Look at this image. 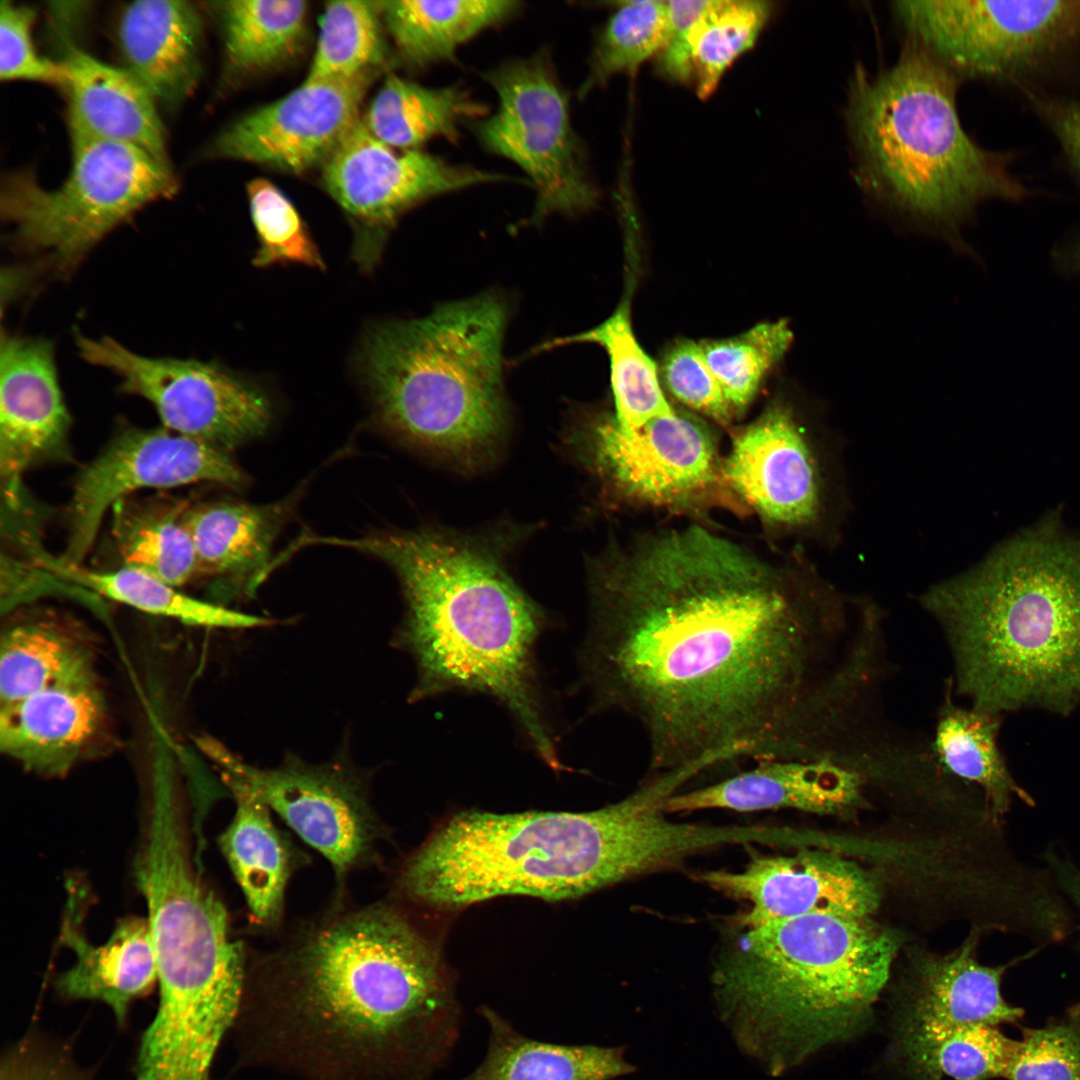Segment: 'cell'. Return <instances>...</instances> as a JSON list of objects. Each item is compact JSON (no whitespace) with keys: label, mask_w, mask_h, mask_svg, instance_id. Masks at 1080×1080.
Masks as SVG:
<instances>
[{"label":"cell","mask_w":1080,"mask_h":1080,"mask_svg":"<svg viewBox=\"0 0 1080 1080\" xmlns=\"http://www.w3.org/2000/svg\"><path fill=\"white\" fill-rule=\"evenodd\" d=\"M604 560L585 675L602 706L639 723L652 769L844 753L886 670L868 601L699 526Z\"/></svg>","instance_id":"6da1fadb"},{"label":"cell","mask_w":1080,"mask_h":1080,"mask_svg":"<svg viewBox=\"0 0 1080 1080\" xmlns=\"http://www.w3.org/2000/svg\"><path fill=\"white\" fill-rule=\"evenodd\" d=\"M439 953L399 908L334 910L249 966L248 1059L305 1080H407L450 1043Z\"/></svg>","instance_id":"7a4b0ae2"},{"label":"cell","mask_w":1080,"mask_h":1080,"mask_svg":"<svg viewBox=\"0 0 1080 1080\" xmlns=\"http://www.w3.org/2000/svg\"><path fill=\"white\" fill-rule=\"evenodd\" d=\"M675 790L656 775L588 812L459 813L407 859L398 889L438 908L504 895L562 900L671 865L706 841L701 825L664 816Z\"/></svg>","instance_id":"3957f363"},{"label":"cell","mask_w":1080,"mask_h":1080,"mask_svg":"<svg viewBox=\"0 0 1080 1080\" xmlns=\"http://www.w3.org/2000/svg\"><path fill=\"white\" fill-rule=\"evenodd\" d=\"M322 543L373 555L399 577L406 613L396 641L416 664L411 701L450 691L491 696L537 755L561 769L534 662L544 616L492 548L432 529L323 537Z\"/></svg>","instance_id":"277c9868"},{"label":"cell","mask_w":1080,"mask_h":1080,"mask_svg":"<svg viewBox=\"0 0 1080 1080\" xmlns=\"http://www.w3.org/2000/svg\"><path fill=\"white\" fill-rule=\"evenodd\" d=\"M919 602L942 631L955 696L1002 715L1080 704V545L1031 533Z\"/></svg>","instance_id":"5b68a950"},{"label":"cell","mask_w":1080,"mask_h":1080,"mask_svg":"<svg viewBox=\"0 0 1080 1080\" xmlns=\"http://www.w3.org/2000/svg\"><path fill=\"white\" fill-rule=\"evenodd\" d=\"M744 929L713 972L714 997L737 1046L775 1076L865 1027L901 944L871 916Z\"/></svg>","instance_id":"8992f818"},{"label":"cell","mask_w":1080,"mask_h":1080,"mask_svg":"<svg viewBox=\"0 0 1080 1080\" xmlns=\"http://www.w3.org/2000/svg\"><path fill=\"white\" fill-rule=\"evenodd\" d=\"M959 81L915 43L875 74L858 65L850 78L845 123L854 178L866 197L952 245L976 206L1016 199L1023 187L998 153L979 146L961 124Z\"/></svg>","instance_id":"52a82bcc"},{"label":"cell","mask_w":1080,"mask_h":1080,"mask_svg":"<svg viewBox=\"0 0 1080 1080\" xmlns=\"http://www.w3.org/2000/svg\"><path fill=\"white\" fill-rule=\"evenodd\" d=\"M504 302L485 294L375 329L363 366L378 419L398 437L473 460L504 431Z\"/></svg>","instance_id":"ba28073f"},{"label":"cell","mask_w":1080,"mask_h":1080,"mask_svg":"<svg viewBox=\"0 0 1080 1080\" xmlns=\"http://www.w3.org/2000/svg\"><path fill=\"white\" fill-rule=\"evenodd\" d=\"M72 151L71 172L56 189L18 171L4 178L0 196L16 247L45 253L63 274L138 209L177 189L169 165L137 147L91 140L72 144Z\"/></svg>","instance_id":"9c48e42d"},{"label":"cell","mask_w":1080,"mask_h":1080,"mask_svg":"<svg viewBox=\"0 0 1080 1080\" xmlns=\"http://www.w3.org/2000/svg\"><path fill=\"white\" fill-rule=\"evenodd\" d=\"M483 78L497 96V109L470 124L487 151L511 161L529 178L536 193L531 220L593 208L599 191L548 51L506 61Z\"/></svg>","instance_id":"30bf717a"},{"label":"cell","mask_w":1080,"mask_h":1080,"mask_svg":"<svg viewBox=\"0 0 1080 1080\" xmlns=\"http://www.w3.org/2000/svg\"><path fill=\"white\" fill-rule=\"evenodd\" d=\"M892 11L958 81L1020 75L1080 33V1H896Z\"/></svg>","instance_id":"8fae6325"},{"label":"cell","mask_w":1080,"mask_h":1080,"mask_svg":"<svg viewBox=\"0 0 1080 1080\" xmlns=\"http://www.w3.org/2000/svg\"><path fill=\"white\" fill-rule=\"evenodd\" d=\"M197 745L223 782L248 790L327 859L339 891L352 871L375 862L386 830L367 782L344 760L310 764L288 756L276 767L261 768L210 736L199 737Z\"/></svg>","instance_id":"7c38bea8"},{"label":"cell","mask_w":1080,"mask_h":1080,"mask_svg":"<svg viewBox=\"0 0 1080 1080\" xmlns=\"http://www.w3.org/2000/svg\"><path fill=\"white\" fill-rule=\"evenodd\" d=\"M81 357L121 377V390L148 400L163 427L229 451L265 432L270 405L256 387L215 363L149 358L115 340L77 336Z\"/></svg>","instance_id":"4fadbf2b"},{"label":"cell","mask_w":1080,"mask_h":1080,"mask_svg":"<svg viewBox=\"0 0 1080 1080\" xmlns=\"http://www.w3.org/2000/svg\"><path fill=\"white\" fill-rule=\"evenodd\" d=\"M245 474L229 452L166 428L127 429L79 472L67 506L61 561L81 564L109 509L134 492L199 482L240 487Z\"/></svg>","instance_id":"5bb4252c"},{"label":"cell","mask_w":1080,"mask_h":1080,"mask_svg":"<svg viewBox=\"0 0 1080 1080\" xmlns=\"http://www.w3.org/2000/svg\"><path fill=\"white\" fill-rule=\"evenodd\" d=\"M722 470L728 488L778 526L817 531L831 520L829 457L785 400L772 402L737 434Z\"/></svg>","instance_id":"9a60e30c"},{"label":"cell","mask_w":1080,"mask_h":1080,"mask_svg":"<svg viewBox=\"0 0 1080 1080\" xmlns=\"http://www.w3.org/2000/svg\"><path fill=\"white\" fill-rule=\"evenodd\" d=\"M586 439L594 470L631 502L684 507L724 480L711 431L684 411L674 409L636 429L606 417L591 427Z\"/></svg>","instance_id":"2e32d148"},{"label":"cell","mask_w":1080,"mask_h":1080,"mask_svg":"<svg viewBox=\"0 0 1080 1080\" xmlns=\"http://www.w3.org/2000/svg\"><path fill=\"white\" fill-rule=\"evenodd\" d=\"M514 181L519 179L419 149L398 152L376 138L362 118L322 166L328 194L365 227L359 255L366 262L374 259L377 236L413 206L473 186Z\"/></svg>","instance_id":"e0dca14e"},{"label":"cell","mask_w":1080,"mask_h":1080,"mask_svg":"<svg viewBox=\"0 0 1080 1080\" xmlns=\"http://www.w3.org/2000/svg\"><path fill=\"white\" fill-rule=\"evenodd\" d=\"M377 73L304 81L224 128L209 152L294 174L322 167L361 119L360 106Z\"/></svg>","instance_id":"ac0fdd59"},{"label":"cell","mask_w":1080,"mask_h":1080,"mask_svg":"<svg viewBox=\"0 0 1080 1080\" xmlns=\"http://www.w3.org/2000/svg\"><path fill=\"white\" fill-rule=\"evenodd\" d=\"M701 880L752 905L744 928L808 914L871 916L880 904L877 878L860 865L824 851L752 857L740 872L709 871Z\"/></svg>","instance_id":"d6986e66"},{"label":"cell","mask_w":1080,"mask_h":1080,"mask_svg":"<svg viewBox=\"0 0 1080 1080\" xmlns=\"http://www.w3.org/2000/svg\"><path fill=\"white\" fill-rule=\"evenodd\" d=\"M0 378L1 485L16 509L24 474L64 451L71 419L48 340L3 333Z\"/></svg>","instance_id":"ffe728a7"},{"label":"cell","mask_w":1080,"mask_h":1080,"mask_svg":"<svg viewBox=\"0 0 1080 1080\" xmlns=\"http://www.w3.org/2000/svg\"><path fill=\"white\" fill-rule=\"evenodd\" d=\"M107 728L96 670L0 706V749L22 767L63 776L93 752Z\"/></svg>","instance_id":"44dd1931"},{"label":"cell","mask_w":1080,"mask_h":1080,"mask_svg":"<svg viewBox=\"0 0 1080 1080\" xmlns=\"http://www.w3.org/2000/svg\"><path fill=\"white\" fill-rule=\"evenodd\" d=\"M864 776L840 763L770 759L733 777L685 793L666 803V812L701 809L757 811L797 809L850 817L868 804Z\"/></svg>","instance_id":"7402d4cb"},{"label":"cell","mask_w":1080,"mask_h":1080,"mask_svg":"<svg viewBox=\"0 0 1080 1080\" xmlns=\"http://www.w3.org/2000/svg\"><path fill=\"white\" fill-rule=\"evenodd\" d=\"M59 64L69 99L72 144L123 143L169 165L156 101L129 70L103 63L74 46Z\"/></svg>","instance_id":"603a6c76"},{"label":"cell","mask_w":1080,"mask_h":1080,"mask_svg":"<svg viewBox=\"0 0 1080 1080\" xmlns=\"http://www.w3.org/2000/svg\"><path fill=\"white\" fill-rule=\"evenodd\" d=\"M978 934L950 953H925L912 961L899 1020L948 1025L1017 1023L1024 1015L1001 992L1002 978L1014 962L983 965L977 959Z\"/></svg>","instance_id":"cb8c5ba5"},{"label":"cell","mask_w":1080,"mask_h":1080,"mask_svg":"<svg viewBox=\"0 0 1080 1080\" xmlns=\"http://www.w3.org/2000/svg\"><path fill=\"white\" fill-rule=\"evenodd\" d=\"M117 34L126 69L155 101L176 107L192 94L201 73L202 20L191 2H132Z\"/></svg>","instance_id":"d4e9b609"},{"label":"cell","mask_w":1080,"mask_h":1080,"mask_svg":"<svg viewBox=\"0 0 1080 1080\" xmlns=\"http://www.w3.org/2000/svg\"><path fill=\"white\" fill-rule=\"evenodd\" d=\"M74 897L68 904L61 939L75 954V963L57 979L67 999L105 1003L120 1024L134 1000L158 981L157 964L147 918L129 917L117 925L108 941L94 945L82 933Z\"/></svg>","instance_id":"484cf974"},{"label":"cell","mask_w":1080,"mask_h":1080,"mask_svg":"<svg viewBox=\"0 0 1080 1080\" xmlns=\"http://www.w3.org/2000/svg\"><path fill=\"white\" fill-rule=\"evenodd\" d=\"M224 784L233 796L236 809L218 838L219 847L255 925L268 930L278 928L287 886L301 864V857L275 825L271 810L261 800L236 783Z\"/></svg>","instance_id":"4316f807"},{"label":"cell","mask_w":1080,"mask_h":1080,"mask_svg":"<svg viewBox=\"0 0 1080 1080\" xmlns=\"http://www.w3.org/2000/svg\"><path fill=\"white\" fill-rule=\"evenodd\" d=\"M930 744L942 768L958 781L976 785L984 794L994 820L1010 809L1017 796L1033 799L1011 776L998 745L1001 715L955 700L950 679L943 687Z\"/></svg>","instance_id":"83f0119b"},{"label":"cell","mask_w":1080,"mask_h":1080,"mask_svg":"<svg viewBox=\"0 0 1080 1080\" xmlns=\"http://www.w3.org/2000/svg\"><path fill=\"white\" fill-rule=\"evenodd\" d=\"M283 511L282 505L235 502L189 506L185 520L199 576L234 579L254 592L268 573Z\"/></svg>","instance_id":"f1b7e54d"},{"label":"cell","mask_w":1080,"mask_h":1080,"mask_svg":"<svg viewBox=\"0 0 1080 1080\" xmlns=\"http://www.w3.org/2000/svg\"><path fill=\"white\" fill-rule=\"evenodd\" d=\"M520 9L513 0H392L383 1L382 16L400 57L424 68L454 59L461 45Z\"/></svg>","instance_id":"f546056e"},{"label":"cell","mask_w":1080,"mask_h":1080,"mask_svg":"<svg viewBox=\"0 0 1080 1080\" xmlns=\"http://www.w3.org/2000/svg\"><path fill=\"white\" fill-rule=\"evenodd\" d=\"M481 1011L491 1031L488 1052L461 1080H613L635 1071L621 1047L540 1042L518 1033L491 1009Z\"/></svg>","instance_id":"4dcf8cb0"},{"label":"cell","mask_w":1080,"mask_h":1080,"mask_svg":"<svg viewBox=\"0 0 1080 1080\" xmlns=\"http://www.w3.org/2000/svg\"><path fill=\"white\" fill-rule=\"evenodd\" d=\"M484 104L458 85L426 87L389 76L362 118L380 141L399 150H416L443 137L457 141L460 128L487 114Z\"/></svg>","instance_id":"1f68e13d"},{"label":"cell","mask_w":1080,"mask_h":1080,"mask_svg":"<svg viewBox=\"0 0 1080 1080\" xmlns=\"http://www.w3.org/2000/svg\"><path fill=\"white\" fill-rule=\"evenodd\" d=\"M82 631L55 616L7 626L0 641V706L95 671V654Z\"/></svg>","instance_id":"d6a6232c"},{"label":"cell","mask_w":1080,"mask_h":1080,"mask_svg":"<svg viewBox=\"0 0 1080 1080\" xmlns=\"http://www.w3.org/2000/svg\"><path fill=\"white\" fill-rule=\"evenodd\" d=\"M898 1024L900 1053L918 1080L1004 1078L1018 1045L988 1024Z\"/></svg>","instance_id":"836d02e7"},{"label":"cell","mask_w":1080,"mask_h":1080,"mask_svg":"<svg viewBox=\"0 0 1080 1080\" xmlns=\"http://www.w3.org/2000/svg\"><path fill=\"white\" fill-rule=\"evenodd\" d=\"M178 500L125 498L113 508L112 535L121 567L135 569L175 587L199 576L185 515Z\"/></svg>","instance_id":"e575fe53"},{"label":"cell","mask_w":1080,"mask_h":1080,"mask_svg":"<svg viewBox=\"0 0 1080 1080\" xmlns=\"http://www.w3.org/2000/svg\"><path fill=\"white\" fill-rule=\"evenodd\" d=\"M37 560L56 576L105 598L147 614L204 628L243 629L273 625V620L201 600L144 572L120 567L111 571L84 568L53 559L46 554Z\"/></svg>","instance_id":"d590c367"},{"label":"cell","mask_w":1080,"mask_h":1080,"mask_svg":"<svg viewBox=\"0 0 1080 1080\" xmlns=\"http://www.w3.org/2000/svg\"><path fill=\"white\" fill-rule=\"evenodd\" d=\"M582 342L598 344L608 355L615 404V413L611 417L618 425L636 429L653 418L674 411L663 393L655 363L634 335L627 298L593 329L552 340L537 351Z\"/></svg>","instance_id":"8d00e7d4"},{"label":"cell","mask_w":1080,"mask_h":1080,"mask_svg":"<svg viewBox=\"0 0 1080 1080\" xmlns=\"http://www.w3.org/2000/svg\"><path fill=\"white\" fill-rule=\"evenodd\" d=\"M214 5L227 60L239 72L272 69L296 56L305 41V1L231 0Z\"/></svg>","instance_id":"74e56055"},{"label":"cell","mask_w":1080,"mask_h":1080,"mask_svg":"<svg viewBox=\"0 0 1080 1080\" xmlns=\"http://www.w3.org/2000/svg\"><path fill=\"white\" fill-rule=\"evenodd\" d=\"M383 1H332L325 5L304 81L351 79L387 64Z\"/></svg>","instance_id":"f35d334b"},{"label":"cell","mask_w":1080,"mask_h":1080,"mask_svg":"<svg viewBox=\"0 0 1080 1080\" xmlns=\"http://www.w3.org/2000/svg\"><path fill=\"white\" fill-rule=\"evenodd\" d=\"M772 11L769 1H709L690 34L692 79L699 98L711 96L729 66L753 47Z\"/></svg>","instance_id":"ab89813d"},{"label":"cell","mask_w":1080,"mask_h":1080,"mask_svg":"<svg viewBox=\"0 0 1080 1080\" xmlns=\"http://www.w3.org/2000/svg\"><path fill=\"white\" fill-rule=\"evenodd\" d=\"M667 31L666 1L620 3L598 33L578 97L585 98L617 74L634 76L646 60L660 52Z\"/></svg>","instance_id":"60d3db41"},{"label":"cell","mask_w":1080,"mask_h":1080,"mask_svg":"<svg viewBox=\"0 0 1080 1080\" xmlns=\"http://www.w3.org/2000/svg\"><path fill=\"white\" fill-rule=\"evenodd\" d=\"M792 341L785 319L759 323L733 337L700 341L706 363L735 416L747 409Z\"/></svg>","instance_id":"b9f144b4"},{"label":"cell","mask_w":1080,"mask_h":1080,"mask_svg":"<svg viewBox=\"0 0 1080 1080\" xmlns=\"http://www.w3.org/2000/svg\"><path fill=\"white\" fill-rule=\"evenodd\" d=\"M250 214L259 240L256 267L297 263L324 269L325 264L304 221L289 198L272 182L257 178L247 185Z\"/></svg>","instance_id":"7bdbcfd3"},{"label":"cell","mask_w":1080,"mask_h":1080,"mask_svg":"<svg viewBox=\"0 0 1080 1080\" xmlns=\"http://www.w3.org/2000/svg\"><path fill=\"white\" fill-rule=\"evenodd\" d=\"M1008 1080H1080V1004L1059 1020L1025 1028Z\"/></svg>","instance_id":"ee69618b"},{"label":"cell","mask_w":1080,"mask_h":1080,"mask_svg":"<svg viewBox=\"0 0 1080 1080\" xmlns=\"http://www.w3.org/2000/svg\"><path fill=\"white\" fill-rule=\"evenodd\" d=\"M659 369L666 389L685 406L724 423L735 417L700 342L677 340L663 354Z\"/></svg>","instance_id":"f6af8a7d"},{"label":"cell","mask_w":1080,"mask_h":1080,"mask_svg":"<svg viewBox=\"0 0 1080 1080\" xmlns=\"http://www.w3.org/2000/svg\"><path fill=\"white\" fill-rule=\"evenodd\" d=\"M35 12L24 5L2 1L0 6V78L61 85L59 63L42 57L32 40Z\"/></svg>","instance_id":"bcb514c9"},{"label":"cell","mask_w":1080,"mask_h":1080,"mask_svg":"<svg viewBox=\"0 0 1080 1080\" xmlns=\"http://www.w3.org/2000/svg\"><path fill=\"white\" fill-rule=\"evenodd\" d=\"M709 1H667L668 31L657 54V71L678 83L692 80L690 34Z\"/></svg>","instance_id":"7dc6e473"},{"label":"cell","mask_w":1080,"mask_h":1080,"mask_svg":"<svg viewBox=\"0 0 1080 1080\" xmlns=\"http://www.w3.org/2000/svg\"><path fill=\"white\" fill-rule=\"evenodd\" d=\"M0 1080H87L68 1060L32 1043L13 1049L1 1065Z\"/></svg>","instance_id":"c3c4849f"},{"label":"cell","mask_w":1080,"mask_h":1080,"mask_svg":"<svg viewBox=\"0 0 1080 1080\" xmlns=\"http://www.w3.org/2000/svg\"><path fill=\"white\" fill-rule=\"evenodd\" d=\"M1050 121L1066 156L1080 171V102L1057 104Z\"/></svg>","instance_id":"681fc988"},{"label":"cell","mask_w":1080,"mask_h":1080,"mask_svg":"<svg viewBox=\"0 0 1080 1080\" xmlns=\"http://www.w3.org/2000/svg\"><path fill=\"white\" fill-rule=\"evenodd\" d=\"M1058 867L1062 886L1080 908V872L1064 864H1060Z\"/></svg>","instance_id":"f907efd6"},{"label":"cell","mask_w":1080,"mask_h":1080,"mask_svg":"<svg viewBox=\"0 0 1080 1080\" xmlns=\"http://www.w3.org/2000/svg\"><path fill=\"white\" fill-rule=\"evenodd\" d=\"M1072 255L1074 265L1080 269V244L1075 248Z\"/></svg>","instance_id":"816d5d0a"}]
</instances>
